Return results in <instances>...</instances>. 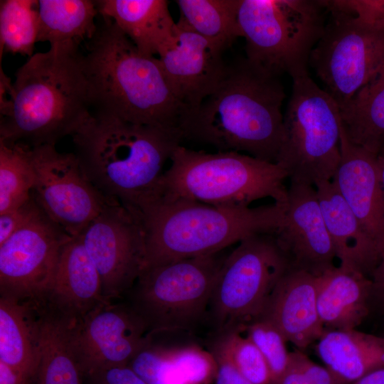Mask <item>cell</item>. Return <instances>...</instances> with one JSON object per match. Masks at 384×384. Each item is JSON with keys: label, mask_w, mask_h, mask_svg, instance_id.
Listing matches in <instances>:
<instances>
[{"label": "cell", "mask_w": 384, "mask_h": 384, "mask_svg": "<svg viewBox=\"0 0 384 384\" xmlns=\"http://www.w3.org/2000/svg\"><path fill=\"white\" fill-rule=\"evenodd\" d=\"M351 384H384V366L368 372Z\"/></svg>", "instance_id": "cell-42"}, {"label": "cell", "mask_w": 384, "mask_h": 384, "mask_svg": "<svg viewBox=\"0 0 384 384\" xmlns=\"http://www.w3.org/2000/svg\"><path fill=\"white\" fill-rule=\"evenodd\" d=\"M70 336L86 378L104 368L128 365L149 334L129 305L107 301L70 322Z\"/></svg>", "instance_id": "cell-15"}, {"label": "cell", "mask_w": 384, "mask_h": 384, "mask_svg": "<svg viewBox=\"0 0 384 384\" xmlns=\"http://www.w3.org/2000/svg\"><path fill=\"white\" fill-rule=\"evenodd\" d=\"M31 302L1 296L0 361L32 379L36 361L37 319Z\"/></svg>", "instance_id": "cell-26"}, {"label": "cell", "mask_w": 384, "mask_h": 384, "mask_svg": "<svg viewBox=\"0 0 384 384\" xmlns=\"http://www.w3.org/2000/svg\"><path fill=\"white\" fill-rule=\"evenodd\" d=\"M340 114L353 144L375 155L384 147V66L340 107Z\"/></svg>", "instance_id": "cell-27"}, {"label": "cell", "mask_w": 384, "mask_h": 384, "mask_svg": "<svg viewBox=\"0 0 384 384\" xmlns=\"http://www.w3.org/2000/svg\"><path fill=\"white\" fill-rule=\"evenodd\" d=\"M279 384H346L326 366L311 361L301 350L290 352L288 366Z\"/></svg>", "instance_id": "cell-35"}, {"label": "cell", "mask_w": 384, "mask_h": 384, "mask_svg": "<svg viewBox=\"0 0 384 384\" xmlns=\"http://www.w3.org/2000/svg\"><path fill=\"white\" fill-rule=\"evenodd\" d=\"M222 345L241 374L252 384H270L267 364L258 348L238 330L218 334Z\"/></svg>", "instance_id": "cell-34"}, {"label": "cell", "mask_w": 384, "mask_h": 384, "mask_svg": "<svg viewBox=\"0 0 384 384\" xmlns=\"http://www.w3.org/2000/svg\"><path fill=\"white\" fill-rule=\"evenodd\" d=\"M289 269L275 234L253 235L239 242L220 266L209 303L208 313L218 334L241 331L259 318Z\"/></svg>", "instance_id": "cell-10"}, {"label": "cell", "mask_w": 384, "mask_h": 384, "mask_svg": "<svg viewBox=\"0 0 384 384\" xmlns=\"http://www.w3.org/2000/svg\"><path fill=\"white\" fill-rule=\"evenodd\" d=\"M33 384H84L70 336V322L44 305L37 306Z\"/></svg>", "instance_id": "cell-24"}, {"label": "cell", "mask_w": 384, "mask_h": 384, "mask_svg": "<svg viewBox=\"0 0 384 384\" xmlns=\"http://www.w3.org/2000/svg\"><path fill=\"white\" fill-rule=\"evenodd\" d=\"M159 181V198L228 207L270 198L286 207L287 173L277 164L237 151L207 153L179 145Z\"/></svg>", "instance_id": "cell-6"}, {"label": "cell", "mask_w": 384, "mask_h": 384, "mask_svg": "<svg viewBox=\"0 0 384 384\" xmlns=\"http://www.w3.org/2000/svg\"><path fill=\"white\" fill-rule=\"evenodd\" d=\"M222 53L182 22H176L173 40L159 52L158 58L173 92L186 110L185 117L199 107L221 80L227 67Z\"/></svg>", "instance_id": "cell-17"}, {"label": "cell", "mask_w": 384, "mask_h": 384, "mask_svg": "<svg viewBox=\"0 0 384 384\" xmlns=\"http://www.w3.org/2000/svg\"><path fill=\"white\" fill-rule=\"evenodd\" d=\"M31 378L0 361V384H31Z\"/></svg>", "instance_id": "cell-41"}, {"label": "cell", "mask_w": 384, "mask_h": 384, "mask_svg": "<svg viewBox=\"0 0 384 384\" xmlns=\"http://www.w3.org/2000/svg\"><path fill=\"white\" fill-rule=\"evenodd\" d=\"M86 379L87 384H147L128 365L100 369Z\"/></svg>", "instance_id": "cell-38"}, {"label": "cell", "mask_w": 384, "mask_h": 384, "mask_svg": "<svg viewBox=\"0 0 384 384\" xmlns=\"http://www.w3.org/2000/svg\"><path fill=\"white\" fill-rule=\"evenodd\" d=\"M372 280V308L376 306L382 311L384 309V258L370 277Z\"/></svg>", "instance_id": "cell-40"}, {"label": "cell", "mask_w": 384, "mask_h": 384, "mask_svg": "<svg viewBox=\"0 0 384 384\" xmlns=\"http://www.w3.org/2000/svg\"><path fill=\"white\" fill-rule=\"evenodd\" d=\"M341 159L334 180L363 229L384 258V195L376 155L353 144L341 123Z\"/></svg>", "instance_id": "cell-18"}, {"label": "cell", "mask_w": 384, "mask_h": 384, "mask_svg": "<svg viewBox=\"0 0 384 384\" xmlns=\"http://www.w3.org/2000/svg\"><path fill=\"white\" fill-rule=\"evenodd\" d=\"M0 140L30 147L55 146L92 116L78 47H50L15 74L9 107L0 114Z\"/></svg>", "instance_id": "cell-3"}, {"label": "cell", "mask_w": 384, "mask_h": 384, "mask_svg": "<svg viewBox=\"0 0 384 384\" xmlns=\"http://www.w3.org/2000/svg\"><path fill=\"white\" fill-rule=\"evenodd\" d=\"M284 98L279 76L243 58L227 65L213 92L182 121L183 140L276 163L283 137Z\"/></svg>", "instance_id": "cell-1"}, {"label": "cell", "mask_w": 384, "mask_h": 384, "mask_svg": "<svg viewBox=\"0 0 384 384\" xmlns=\"http://www.w3.org/2000/svg\"><path fill=\"white\" fill-rule=\"evenodd\" d=\"M78 236L100 274L104 297L112 301L131 289L145 256L139 215L119 202L110 203Z\"/></svg>", "instance_id": "cell-14"}, {"label": "cell", "mask_w": 384, "mask_h": 384, "mask_svg": "<svg viewBox=\"0 0 384 384\" xmlns=\"http://www.w3.org/2000/svg\"><path fill=\"white\" fill-rule=\"evenodd\" d=\"M98 14L111 20L144 55L154 56L174 38L176 22L166 0L95 1Z\"/></svg>", "instance_id": "cell-23"}, {"label": "cell", "mask_w": 384, "mask_h": 384, "mask_svg": "<svg viewBox=\"0 0 384 384\" xmlns=\"http://www.w3.org/2000/svg\"><path fill=\"white\" fill-rule=\"evenodd\" d=\"M378 174L384 195V147L376 154Z\"/></svg>", "instance_id": "cell-43"}, {"label": "cell", "mask_w": 384, "mask_h": 384, "mask_svg": "<svg viewBox=\"0 0 384 384\" xmlns=\"http://www.w3.org/2000/svg\"><path fill=\"white\" fill-rule=\"evenodd\" d=\"M39 208L33 193L22 206L0 213V245L18 230Z\"/></svg>", "instance_id": "cell-36"}, {"label": "cell", "mask_w": 384, "mask_h": 384, "mask_svg": "<svg viewBox=\"0 0 384 384\" xmlns=\"http://www.w3.org/2000/svg\"><path fill=\"white\" fill-rule=\"evenodd\" d=\"M178 21L221 52L242 37L238 20L240 0H176Z\"/></svg>", "instance_id": "cell-29"}, {"label": "cell", "mask_w": 384, "mask_h": 384, "mask_svg": "<svg viewBox=\"0 0 384 384\" xmlns=\"http://www.w3.org/2000/svg\"><path fill=\"white\" fill-rule=\"evenodd\" d=\"M82 63L92 114L179 129L186 112L159 58L142 53L111 20L97 26Z\"/></svg>", "instance_id": "cell-4"}, {"label": "cell", "mask_w": 384, "mask_h": 384, "mask_svg": "<svg viewBox=\"0 0 384 384\" xmlns=\"http://www.w3.org/2000/svg\"><path fill=\"white\" fill-rule=\"evenodd\" d=\"M41 209L0 245L1 296L41 303L70 238Z\"/></svg>", "instance_id": "cell-12"}, {"label": "cell", "mask_w": 384, "mask_h": 384, "mask_svg": "<svg viewBox=\"0 0 384 384\" xmlns=\"http://www.w3.org/2000/svg\"><path fill=\"white\" fill-rule=\"evenodd\" d=\"M317 277L289 269L276 284L257 318L271 322L301 351L318 341L325 331L317 309Z\"/></svg>", "instance_id": "cell-19"}, {"label": "cell", "mask_w": 384, "mask_h": 384, "mask_svg": "<svg viewBox=\"0 0 384 384\" xmlns=\"http://www.w3.org/2000/svg\"><path fill=\"white\" fill-rule=\"evenodd\" d=\"M37 42H48L50 47H78L82 41L95 36V18L98 11L90 0H40Z\"/></svg>", "instance_id": "cell-28"}, {"label": "cell", "mask_w": 384, "mask_h": 384, "mask_svg": "<svg viewBox=\"0 0 384 384\" xmlns=\"http://www.w3.org/2000/svg\"><path fill=\"white\" fill-rule=\"evenodd\" d=\"M340 108L309 77L293 79L276 164L290 182L315 186L334 178L341 159Z\"/></svg>", "instance_id": "cell-8"}, {"label": "cell", "mask_w": 384, "mask_h": 384, "mask_svg": "<svg viewBox=\"0 0 384 384\" xmlns=\"http://www.w3.org/2000/svg\"><path fill=\"white\" fill-rule=\"evenodd\" d=\"M31 157L35 199L69 235H78L106 205L116 201L105 197L90 182L75 153L42 145L31 148Z\"/></svg>", "instance_id": "cell-13"}, {"label": "cell", "mask_w": 384, "mask_h": 384, "mask_svg": "<svg viewBox=\"0 0 384 384\" xmlns=\"http://www.w3.org/2000/svg\"><path fill=\"white\" fill-rule=\"evenodd\" d=\"M372 280L339 265L317 277L316 302L325 329H356L372 309Z\"/></svg>", "instance_id": "cell-22"}, {"label": "cell", "mask_w": 384, "mask_h": 384, "mask_svg": "<svg viewBox=\"0 0 384 384\" xmlns=\"http://www.w3.org/2000/svg\"><path fill=\"white\" fill-rule=\"evenodd\" d=\"M383 312H384V309L383 310Z\"/></svg>", "instance_id": "cell-44"}, {"label": "cell", "mask_w": 384, "mask_h": 384, "mask_svg": "<svg viewBox=\"0 0 384 384\" xmlns=\"http://www.w3.org/2000/svg\"><path fill=\"white\" fill-rule=\"evenodd\" d=\"M322 2L329 18L309 66L340 108L383 68L384 22L366 21L336 0Z\"/></svg>", "instance_id": "cell-11"}, {"label": "cell", "mask_w": 384, "mask_h": 384, "mask_svg": "<svg viewBox=\"0 0 384 384\" xmlns=\"http://www.w3.org/2000/svg\"><path fill=\"white\" fill-rule=\"evenodd\" d=\"M316 352L325 366L346 384L384 366V336L355 329H325Z\"/></svg>", "instance_id": "cell-25"}, {"label": "cell", "mask_w": 384, "mask_h": 384, "mask_svg": "<svg viewBox=\"0 0 384 384\" xmlns=\"http://www.w3.org/2000/svg\"><path fill=\"white\" fill-rule=\"evenodd\" d=\"M221 252L144 268L129 304L149 335L191 330L208 314Z\"/></svg>", "instance_id": "cell-9"}, {"label": "cell", "mask_w": 384, "mask_h": 384, "mask_svg": "<svg viewBox=\"0 0 384 384\" xmlns=\"http://www.w3.org/2000/svg\"><path fill=\"white\" fill-rule=\"evenodd\" d=\"M285 209L275 203L228 207L183 198L156 199L138 213L144 233L143 269L215 254L253 235L275 234Z\"/></svg>", "instance_id": "cell-5"}, {"label": "cell", "mask_w": 384, "mask_h": 384, "mask_svg": "<svg viewBox=\"0 0 384 384\" xmlns=\"http://www.w3.org/2000/svg\"><path fill=\"white\" fill-rule=\"evenodd\" d=\"M210 351L217 363L214 384H252L238 370L222 345L215 339Z\"/></svg>", "instance_id": "cell-37"}, {"label": "cell", "mask_w": 384, "mask_h": 384, "mask_svg": "<svg viewBox=\"0 0 384 384\" xmlns=\"http://www.w3.org/2000/svg\"><path fill=\"white\" fill-rule=\"evenodd\" d=\"M322 215L340 265L368 277L382 260L334 179L315 184Z\"/></svg>", "instance_id": "cell-21"}, {"label": "cell", "mask_w": 384, "mask_h": 384, "mask_svg": "<svg viewBox=\"0 0 384 384\" xmlns=\"http://www.w3.org/2000/svg\"><path fill=\"white\" fill-rule=\"evenodd\" d=\"M72 137L90 182L107 198L137 213L158 198L163 167L183 140L177 129L96 114Z\"/></svg>", "instance_id": "cell-2"}, {"label": "cell", "mask_w": 384, "mask_h": 384, "mask_svg": "<svg viewBox=\"0 0 384 384\" xmlns=\"http://www.w3.org/2000/svg\"><path fill=\"white\" fill-rule=\"evenodd\" d=\"M317 0H240L238 20L246 58L278 76L309 75L311 53L326 23Z\"/></svg>", "instance_id": "cell-7"}, {"label": "cell", "mask_w": 384, "mask_h": 384, "mask_svg": "<svg viewBox=\"0 0 384 384\" xmlns=\"http://www.w3.org/2000/svg\"><path fill=\"white\" fill-rule=\"evenodd\" d=\"M336 2L366 21L384 22V0H336Z\"/></svg>", "instance_id": "cell-39"}, {"label": "cell", "mask_w": 384, "mask_h": 384, "mask_svg": "<svg viewBox=\"0 0 384 384\" xmlns=\"http://www.w3.org/2000/svg\"><path fill=\"white\" fill-rule=\"evenodd\" d=\"M31 148L0 140V213L22 206L32 196L36 176Z\"/></svg>", "instance_id": "cell-30"}, {"label": "cell", "mask_w": 384, "mask_h": 384, "mask_svg": "<svg viewBox=\"0 0 384 384\" xmlns=\"http://www.w3.org/2000/svg\"><path fill=\"white\" fill-rule=\"evenodd\" d=\"M128 366L147 384H188L182 346L156 344L151 336Z\"/></svg>", "instance_id": "cell-32"}, {"label": "cell", "mask_w": 384, "mask_h": 384, "mask_svg": "<svg viewBox=\"0 0 384 384\" xmlns=\"http://www.w3.org/2000/svg\"><path fill=\"white\" fill-rule=\"evenodd\" d=\"M275 235L290 269L319 277L336 266L315 186L290 182L283 223Z\"/></svg>", "instance_id": "cell-16"}, {"label": "cell", "mask_w": 384, "mask_h": 384, "mask_svg": "<svg viewBox=\"0 0 384 384\" xmlns=\"http://www.w3.org/2000/svg\"><path fill=\"white\" fill-rule=\"evenodd\" d=\"M262 353L269 368L270 384H279L288 366L290 352L286 346L287 341L271 322L257 319L241 330Z\"/></svg>", "instance_id": "cell-33"}, {"label": "cell", "mask_w": 384, "mask_h": 384, "mask_svg": "<svg viewBox=\"0 0 384 384\" xmlns=\"http://www.w3.org/2000/svg\"><path fill=\"white\" fill-rule=\"evenodd\" d=\"M39 25L38 1H0V50L31 57L37 42Z\"/></svg>", "instance_id": "cell-31"}, {"label": "cell", "mask_w": 384, "mask_h": 384, "mask_svg": "<svg viewBox=\"0 0 384 384\" xmlns=\"http://www.w3.org/2000/svg\"><path fill=\"white\" fill-rule=\"evenodd\" d=\"M100 274L78 235L64 245L50 287L40 303L73 323L101 304Z\"/></svg>", "instance_id": "cell-20"}]
</instances>
